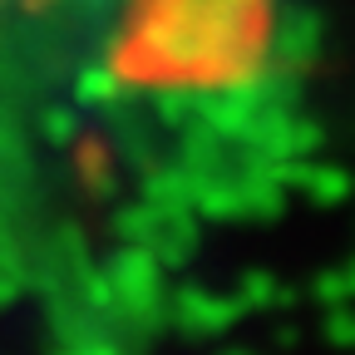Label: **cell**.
Returning <instances> with one entry per match:
<instances>
[{"instance_id":"6da1fadb","label":"cell","mask_w":355,"mask_h":355,"mask_svg":"<svg viewBox=\"0 0 355 355\" xmlns=\"http://www.w3.org/2000/svg\"><path fill=\"white\" fill-rule=\"evenodd\" d=\"M266 25L272 0H0V69L35 64L44 109L247 94L272 55Z\"/></svg>"}]
</instances>
